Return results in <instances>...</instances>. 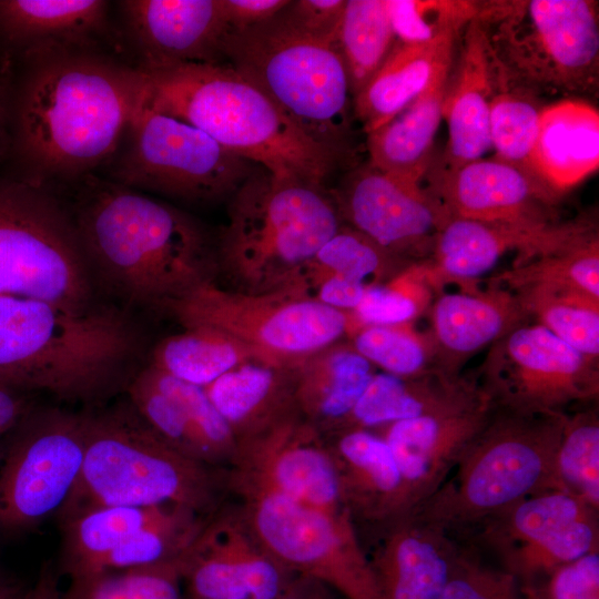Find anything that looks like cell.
<instances>
[{
	"instance_id": "6da1fadb",
	"label": "cell",
	"mask_w": 599,
	"mask_h": 599,
	"mask_svg": "<svg viewBox=\"0 0 599 599\" xmlns=\"http://www.w3.org/2000/svg\"><path fill=\"white\" fill-rule=\"evenodd\" d=\"M16 58L14 177L57 189L94 174L142 103V72L102 47L47 44Z\"/></svg>"
},
{
	"instance_id": "7a4b0ae2",
	"label": "cell",
	"mask_w": 599,
	"mask_h": 599,
	"mask_svg": "<svg viewBox=\"0 0 599 599\" xmlns=\"http://www.w3.org/2000/svg\"><path fill=\"white\" fill-rule=\"evenodd\" d=\"M63 201L100 292L163 314L216 282L215 241L191 215L95 174L52 189Z\"/></svg>"
},
{
	"instance_id": "3957f363",
	"label": "cell",
	"mask_w": 599,
	"mask_h": 599,
	"mask_svg": "<svg viewBox=\"0 0 599 599\" xmlns=\"http://www.w3.org/2000/svg\"><path fill=\"white\" fill-rule=\"evenodd\" d=\"M139 70L145 106L195 126L271 174L324 185L345 158L312 139L226 62Z\"/></svg>"
},
{
	"instance_id": "277c9868",
	"label": "cell",
	"mask_w": 599,
	"mask_h": 599,
	"mask_svg": "<svg viewBox=\"0 0 599 599\" xmlns=\"http://www.w3.org/2000/svg\"><path fill=\"white\" fill-rule=\"evenodd\" d=\"M161 438L129 404L87 414L81 473L61 519L98 506H179L203 516L219 509L226 471Z\"/></svg>"
},
{
	"instance_id": "5b68a950",
	"label": "cell",
	"mask_w": 599,
	"mask_h": 599,
	"mask_svg": "<svg viewBox=\"0 0 599 599\" xmlns=\"http://www.w3.org/2000/svg\"><path fill=\"white\" fill-rule=\"evenodd\" d=\"M343 225L324 185L255 171L232 194L215 241L217 276L230 290H280Z\"/></svg>"
},
{
	"instance_id": "8992f818",
	"label": "cell",
	"mask_w": 599,
	"mask_h": 599,
	"mask_svg": "<svg viewBox=\"0 0 599 599\" xmlns=\"http://www.w3.org/2000/svg\"><path fill=\"white\" fill-rule=\"evenodd\" d=\"M287 6L258 24L230 29L224 62L260 88L312 139L346 156L353 98L335 37L307 29Z\"/></svg>"
},
{
	"instance_id": "52a82bcc",
	"label": "cell",
	"mask_w": 599,
	"mask_h": 599,
	"mask_svg": "<svg viewBox=\"0 0 599 599\" xmlns=\"http://www.w3.org/2000/svg\"><path fill=\"white\" fill-rule=\"evenodd\" d=\"M566 417L495 407L449 476L412 514L449 534L468 531L527 496L556 489L554 463Z\"/></svg>"
},
{
	"instance_id": "ba28073f",
	"label": "cell",
	"mask_w": 599,
	"mask_h": 599,
	"mask_svg": "<svg viewBox=\"0 0 599 599\" xmlns=\"http://www.w3.org/2000/svg\"><path fill=\"white\" fill-rule=\"evenodd\" d=\"M479 20L496 61L514 83L536 95L597 92V1H489Z\"/></svg>"
},
{
	"instance_id": "9c48e42d",
	"label": "cell",
	"mask_w": 599,
	"mask_h": 599,
	"mask_svg": "<svg viewBox=\"0 0 599 599\" xmlns=\"http://www.w3.org/2000/svg\"><path fill=\"white\" fill-rule=\"evenodd\" d=\"M61 197L45 186L0 177V295L77 313L106 303Z\"/></svg>"
},
{
	"instance_id": "30bf717a",
	"label": "cell",
	"mask_w": 599,
	"mask_h": 599,
	"mask_svg": "<svg viewBox=\"0 0 599 599\" xmlns=\"http://www.w3.org/2000/svg\"><path fill=\"white\" fill-rule=\"evenodd\" d=\"M102 170L104 179L133 190L190 202L232 195L257 171L203 131L143 102Z\"/></svg>"
},
{
	"instance_id": "8fae6325",
	"label": "cell",
	"mask_w": 599,
	"mask_h": 599,
	"mask_svg": "<svg viewBox=\"0 0 599 599\" xmlns=\"http://www.w3.org/2000/svg\"><path fill=\"white\" fill-rule=\"evenodd\" d=\"M164 315L183 327L211 326L241 341L270 362L293 364L353 332L342 312L283 291L250 294L205 284L173 304Z\"/></svg>"
},
{
	"instance_id": "7c38bea8",
	"label": "cell",
	"mask_w": 599,
	"mask_h": 599,
	"mask_svg": "<svg viewBox=\"0 0 599 599\" xmlns=\"http://www.w3.org/2000/svg\"><path fill=\"white\" fill-rule=\"evenodd\" d=\"M265 548L294 575L346 599H383L347 510H326L277 495L243 498L241 507Z\"/></svg>"
},
{
	"instance_id": "4fadbf2b",
	"label": "cell",
	"mask_w": 599,
	"mask_h": 599,
	"mask_svg": "<svg viewBox=\"0 0 599 599\" xmlns=\"http://www.w3.org/2000/svg\"><path fill=\"white\" fill-rule=\"evenodd\" d=\"M477 382L496 408L568 414L570 407L598 404L599 361L526 322L488 347Z\"/></svg>"
},
{
	"instance_id": "5bb4252c",
	"label": "cell",
	"mask_w": 599,
	"mask_h": 599,
	"mask_svg": "<svg viewBox=\"0 0 599 599\" xmlns=\"http://www.w3.org/2000/svg\"><path fill=\"white\" fill-rule=\"evenodd\" d=\"M87 414L28 410L0 457V530H29L59 514L79 479Z\"/></svg>"
},
{
	"instance_id": "9a60e30c",
	"label": "cell",
	"mask_w": 599,
	"mask_h": 599,
	"mask_svg": "<svg viewBox=\"0 0 599 599\" xmlns=\"http://www.w3.org/2000/svg\"><path fill=\"white\" fill-rule=\"evenodd\" d=\"M227 487L242 498L277 495L326 510H346L324 434L290 413L237 440Z\"/></svg>"
},
{
	"instance_id": "2e32d148",
	"label": "cell",
	"mask_w": 599,
	"mask_h": 599,
	"mask_svg": "<svg viewBox=\"0 0 599 599\" xmlns=\"http://www.w3.org/2000/svg\"><path fill=\"white\" fill-rule=\"evenodd\" d=\"M295 575L261 542L242 508L217 509L189 547V599H276Z\"/></svg>"
},
{
	"instance_id": "e0dca14e",
	"label": "cell",
	"mask_w": 599,
	"mask_h": 599,
	"mask_svg": "<svg viewBox=\"0 0 599 599\" xmlns=\"http://www.w3.org/2000/svg\"><path fill=\"white\" fill-rule=\"evenodd\" d=\"M334 199L346 225L409 262L430 254L438 230L449 219L422 184L399 180L369 164L351 173Z\"/></svg>"
},
{
	"instance_id": "ac0fdd59",
	"label": "cell",
	"mask_w": 599,
	"mask_h": 599,
	"mask_svg": "<svg viewBox=\"0 0 599 599\" xmlns=\"http://www.w3.org/2000/svg\"><path fill=\"white\" fill-rule=\"evenodd\" d=\"M592 221L582 216L534 225L449 217L438 230L429 257L423 264L436 294L446 283L468 287L493 270L506 253L516 251L514 265L522 263L558 247Z\"/></svg>"
},
{
	"instance_id": "d6986e66",
	"label": "cell",
	"mask_w": 599,
	"mask_h": 599,
	"mask_svg": "<svg viewBox=\"0 0 599 599\" xmlns=\"http://www.w3.org/2000/svg\"><path fill=\"white\" fill-rule=\"evenodd\" d=\"M122 29L139 69L224 62L222 0H123Z\"/></svg>"
},
{
	"instance_id": "ffe728a7",
	"label": "cell",
	"mask_w": 599,
	"mask_h": 599,
	"mask_svg": "<svg viewBox=\"0 0 599 599\" xmlns=\"http://www.w3.org/2000/svg\"><path fill=\"white\" fill-rule=\"evenodd\" d=\"M494 412L485 393L459 407L370 429L388 445L413 511L449 476Z\"/></svg>"
},
{
	"instance_id": "44dd1931",
	"label": "cell",
	"mask_w": 599,
	"mask_h": 599,
	"mask_svg": "<svg viewBox=\"0 0 599 599\" xmlns=\"http://www.w3.org/2000/svg\"><path fill=\"white\" fill-rule=\"evenodd\" d=\"M427 191L449 217L491 223L547 224L558 200L538 182L496 158L438 170Z\"/></svg>"
},
{
	"instance_id": "7402d4cb",
	"label": "cell",
	"mask_w": 599,
	"mask_h": 599,
	"mask_svg": "<svg viewBox=\"0 0 599 599\" xmlns=\"http://www.w3.org/2000/svg\"><path fill=\"white\" fill-rule=\"evenodd\" d=\"M324 436L341 501L355 525L363 522L380 530L412 514L398 466L377 433L345 428Z\"/></svg>"
},
{
	"instance_id": "603a6c76",
	"label": "cell",
	"mask_w": 599,
	"mask_h": 599,
	"mask_svg": "<svg viewBox=\"0 0 599 599\" xmlns=\"http://www.w3.org/2000/svg\"><path fill=\"white\" fill-rule=\"evenodd\" d=\"M427 313L440 370L450 376L461 375L467 359L530 319L512 291L491 284L439 292Z\"/></svg>"
},
{
	"instance_id": "cb8c5ba5",
	"label": "cell",
	"mask_w": 599,
	"mask_h": 599,
	"mask_svg": "<svg viewBox=\"0 0 599 599\" xmlns=\"http://www.w3.org/2000/svg\"><path fill=\"white\" fill-rule=\"evenodd\" d=\"M380 531L368 559L383 599H440L459 547L451 535L413 514Z\"/></svg>"
},
{
	"instance_id": "d4e9b609",
	"label": "cell",
	"mask_w": 599,
	"mask_h": 599,
	"mask_svg": "<svg viewBox=\"0 0 599 599\" xmlns=\"http://www.w3.org/2000/svg\"><path fill=\"white\" fill-rule=\"evenodd\" d=\"M461 47L453 78L448 77L443 118L448 141L439 170H454L481 159L490 148L489 114L499 64L479 18L463 31Z\"/></svg>"
},
{
	"instance_id": "484cf974",
	"label": "cell",
	"mask_w": 599,
	"mask_h": 599,
	"mask_svg": "<svg viewBox=\"0 0 599 599\" xmlns=\"http://www.w3.org/2000/svg\"><path fill=\"white\" fill-rule=\"evenodd\" d=\"M537 181L557 200L599 167V112L565 99L544 105L532 151Z\"/></svg>"
},
{
	"instance_id": "4316f807",
	"label": "cell",
	"mask_w": 599,
	"mask_h": 599,
	"mask_svg": "<svg viewBox=\"0 0 599 599\" xmlns=\"http://www.w3.org/2000/svg\"><path fill=\"white\" fill-rule=\"evenodd\" d=\"M109 9L104 0H0V45L14 57L47 44L102 47Z\"/></svg>"
},
{
	"instance_id": "83f0119b",
	"label": "cell",
	"mask_w": 599,
	"mask_h": 599,
	"mask_svg": "<svg viewBox=\"0 0 599 599\" xmlns=\"http://www.w3.org/2000/svg\"><path fill=\"white\" fill-rule=\"evenodd\" d=\"M375 373L348 339L329 345L295 365L296 410L324 435L339 430Z\"/></svg>"
},
{
	"instance_id": "f1b7e54d",
	"label": "cell",
	"mask_w": 599,
	"mask_h": 599,
	"mask_svg": "<svg viewBox=\"0 0 599 599\" xmlns=\"http://www.w3.org/2000/svg\"><path fill=\"white\" fill-rule=\"evenodd\" d=\"M484 394L477 378L463 375L399 377L376 372L341 429H376L459 407Z\"/></svg>"
},
{
	"instance_id": "f546056e",
	"label": "cell",
	"mask_w": 599,
	"mask_h": 599,
	"mask_svg": "<svg viewBox=\"0 0 599 599\" xmlns=\"http://www.w3.org/2000/svg\"><path fill=\"white\" fill-rule=\"evenodd\" d=\"M297 363L245 362L204 387L236 440L296 410L294 379Z\"/></svg>"
},
{
	"instance_id": "4dcf8cb0",
	"label": "cell",
	"mask_w": 599,
	"mask_h": 599,
	"mask_svg": "<svg viewBox=\"0 0 599 599\" xmlns=\"http://www.w3.org/2000/svg\"><path fill=\"white\" fill-rule=\"evenodd\" d=\"M456 39L429 44L395 43L390 53L353 98L356 118L367 133L380 128L430 84L443 70L453 65Z\"/></svg>"
},
{
	"instance_id": "1f68e13d",
	"label": "cell",
	"mask_w": 599,
	"mask_h": 599,
	"mask_svg": "<svg viewBox=\"0 0 599 599\" xmlns=\"http://www.w3.org/2000/svg\"><path fill=\"white\" fill-rule=\"evenodd\" d=\"M451 67L380 128L367 133L369 165L399 180L422 184L432 163L436 132Z\"/></svg>"
},
{
	"instance_id": "d6a6232c",
	"label": "cell",
	"mask_w": 599,
	"mask_h": 599,
	"mask_svg": "<svg viewBox=\"0 0 599 599\" xmlns=\"http://www.w3.org/2000/svg\"><path fill=\"white\" fill-rule=\"evenodd\" d=\"M167 506H98L62 518L63 564L72 588L82 591L100 575L104 559Z\"/></svg>"
},
{
	"instance_id": "836d02e7",
	"label": "cell",
	"mask_w": 599,
	"mask_h": 599,
	"mask_svg": "<svg viewBox=\"0 0 599 599\" xmlns=\"http://www.w3.org/2000/svg\"><path fill=\"white\" fill-rule=\"evenodd\" d=\"M595 515L599 511L570 493L548 489L518 500L468 531H475L477 541L500 559Z\"/></svg>"
},
{
	"instance_id": "e575fe53",
	"label": "cell",
	"mask_w": 599,
	"mask_h": 599,
	"mask_svg": "<svg viewBox=\"0 0 599 599\" xmlns=\"http://www.w3.org/2000/svg\"><path fill=\"white\" fill-rule=\"evenodd\" d=\"M412 263L343 224L277 291L298 296L308 286L329 277L372 286L387 282Z\"/></svg>"
},
{
	"instance_id": "d590c367",
	"label": "cell",
	"mask_w": 599,
	"mask_h": 599,
	"mask_svg": "<svg viewBox=\"0 0 599 599\" xmlns=\"http://www.w3.org/2000/svg\"><path fill=\"white\" fill-rule=\"evenodd\" d=\"M183 328L154 346L149 365L180 380L205 387L245 362H270L215 327L193 325Z\"/></svg>"
},
{
	"instance_id": "8d00e7d4",
	"label": "cell",
	"mask_w": 599,
	"mask_h": 599,
	"mask_svg": "<svg viewBox=\"0 0 599 599\" xmlns=\"http://www.w3.org/2000/svg\"><path fill=\"white\" fill-rule=\"evenodd\" d=\"M510 291L546 284L581 291L599 298V236L595 222L546 253L512 265L490 280Z\"/></svg>"
},
{
	"instance_id": "74e56055",
	"label": "cell",
	"mask_w": 599,
	"mask_h": 599,
	"mask_svg": "<svg viewBox=\"0 0 599 599\" xmlns=\"http://www.w3.org/2000/svg\"><path fill=\"white\" fill-rule=\"evenodd\" d=\"M512 292L537 324L585 356L599 361V298L546 284L527 285Z\"/></svg>"
},
{
	"instance_id": "f35d334b",
	"label": "cell",
	"mask_w": 599,
	"mask_h": 599,
	"mask_svg": "<svg viewBox=\"0 0 599 599\" xmlns=\"http://www.w3.org/2000/svg\"><path fill=\"white\" fill-rule=\"evenodd\" d=\"M210 516L167 506L153 521L120 544L102 562L110 572L182 564L183 557Z\"/></svg>"
},
{
	"instance_id": "ab89813d",
	"label": "cell",
	"mask_w": 599,
	"mask_h": 599,
	"mask_svg": "<svg viewBox=\"0 0 599 599\" xmlns=\"http://www.w3.org/2000/svg\"><path fill=\"white\" fill-rule=\"evenodd\" d=\"M335 40L354 98L396 43L386 0H346Z\"/></svg>"
},
{
	"instance_id": "60d3db41",
	"label": "cell",
	"mask_w": 599,
	"mask_h": 599,
	"mask_svg": "<svg viewBox=\"0 0 599 599\" xmlns=\"http://www.w3.org/2000/svg\"><path fill=\"white\" fill-rule=\"evenodd\" d=\"M542 108L535 93L510 81L500 68L490 103V148L495 150L497 160L536 182L531 156Z\"/></svg>"
},
{
	"instance_id": "b9f144b4",
	"label": "cell",
	"mask_w": 599,
	"mask_h": 599,
	"mask_svg": "<svg viewBox=\"0 0 599 599\" xmlns=\"http://www.w3.org/2000/svg\"><path fill=\"white\" fill-rule=\"evenodd\" d=\"M555 488L599 511L598 404L567 414L554 463Z\"/></svg>"
},
{
	"instance_id": "7bdbcfd3",
	"label": "cell",
	"mask_w": 599,
	"mask_h": 599,
	"mask_svg": "<svg viewBox=\"0 0 599 599\" xmlns=\"http://www.w3.org/2000/svg\"><path fill=\"white\" fill-rule=\"evenodd\" d=\"M348 341L357 353L384 373L399 377L443 373L429 331H419L415 322L363 326Z\"/></svg>"
},
{
	"instance_id": "ee69618b",
	"label": "cell",
	"mask_w": 599,
	"mask_h": 599,
	"mask_svg": "<svg viewBox=\"0 0 599 599\" xmlns=\"http://www.w3.org/2000/svg\"><path fill=\"white\" fill-rule=\"evenodd\" d=\"M435 295L423 262H414L387 282L367 287L351 312L353 333L368 325L415 322L427 312Z\"/></svg>"
},
{
	"instance_id": "f6af8a7d",
	"label": "cell",
	"mask_w": 599,
	"mask_h": 599,
	"mask_svg": "<svg viewBox=\"0 0 599 599\" xmlns=\"http://www.w3.org/2000/svg\"><path fill=\"white\" fill-rule=\"evenodd\" d=\"M386 4L396 41L404 44L457 39L484 7L469 0H386Z\"/></svg>"
},
{
	"instance_id": "bcb514c9",
	"label": "cell",
	"mask_w": 599,
	"mask_h": 599,
	"mask_svg": "<svg viewBox=\"0 0 599 599\" xmlns=\"http://www.w3.org/2000/svg\"><path fill=\"white\" fill-rule=\"evenodd\" d=\"M599 515L568 525L540 541L499 559L501 568L518 582L542 576L562 565L599 550Z\"/></svg>"
},
{
	"instance_id": "7dc6e473",
	"label": "cell",
	"mask_w": 599,
	"mask_h": 599,
	"mask_svg": "<svg viewBox=\"0 0 599 599\" xmlns=\"http://www.w3.org/2000/svg\"><path fill=\"white\" fill-rule=\"evenodd\" d=\"M143 370L156 387L179 404L203 445L211 465L217 468L223 464L230 466L236 451L237 440L210 400L204 387L180 380L149 364Z\"/></svg>"
},
{
	"instance_id": "c3c4849f",
	"label": "cell",
	"mask_w": 599,
	"mask_h": 599,
	"mask_svg": "<svg viewBox=\"0 0 599 599\" xmlns=\"http://www.w3.org/2000/svg\"><path fill=\"white\" fill-rule=\"evenodd\" d=\"M126 390L131 405L161 438L182 454L211 465L203 445L179 404L156 387L143 368L129 382Z\"/></svg>"
},
{
	"instance_id": "681fc988",
	"label": "cell",
	"mask_w": 599,
	"mask_h": 599,
	"mask_svg": "<svg viewBox=\"0 0 599 599\" xmlns=\"http://www.w3.org/2000/svg\"><path fill=\"white\" fill-rule=\"evenodd\" d=\"M182 565L104 573L81 592L84 599H183Z\"/></svg>"
},
{
	"instance_id": "f907efd6",
	"label": "cell",
	"mask_w": 599,
	"mask_h": 599,
	"mask_svg": "<svg viewBox=\"0 0 599 599\" xmlns=\"http://www.w3.org/2000/svg\"><path fill=\"white\" fill-rule=\"evenodd\" d=\"M440 599H522L518 580L504 568L485 562L459 545Z\"/></svg>"
},
{
	"instance_id": "816d5d0a",
	"label": "cell",
	"mask_w": 599,
	"mask_h": 599,
	"mask_svg": "<svg viewBox=\"0 0 599 599\" xmlns=\"http://www.w3.org/2000/svg\"><path fill=\"white\" fill-rule=\"evenodd\" d=\"M519 589L522 599H599V550L520 582Z\"/></svg>"
},
{
	"instance_id": "f5cc1de1",
	"label": "cell",
	"mask_w": 599,
	"mask_h": 599,
	"mask_svg": "<svg viewBox=\"0 0 599 599\" xmlns=\"http://www.w3.org/2000/svg\"><path fill=\"white\" fill-rule=\"evenodd\" d=\"M345 0H297L287 6L290 12L307 29L336 37Z\"/></svg>"
},
{
	"instance_id": "db71d44e",
	"label": "cell",
	"mask_w": 599,
	"mask_h": 599,
	"mask_svg": "<svg viewBox=\"0 0 599 599\" xmlns=\"http://www.w3.org/2000/svg\"><path fill=\"white\" fill-rule=\"evenodd\" d=\"M17 58L0 45V160L10 155Z\"/></svg>"
},
{
	"instance_id": "11a10c76",
	"label": "cell",
	"mask_w": 599,
	"mask_h": 599,
	"mask_svg": "<svg viewBox=\"0 0 599 599\" xmlns=\"http://www.w3.org/2000/svg\"><path fill=\"white\" fill-rule=\"evenodd\" d=\"M288 0H222L230 29L240 30L274 17Z\"/></svg>"
},
{
	"instance_id": "9f6ffc18",
	"label": "cell",
	"mask_w": 599,
	"mask_h": 599,
	"mask_svg": "<svg viewBox=\"0 0 599 599\" xmlns=\"http://www.w3.org/2000/svg\"><path fill=\"white\" fill-rule=\"evenodd\" d=\"M29 409L21 393L0 386V439L14 429ZM1 454L0 450V457Z\"/></svg>"
},
{
	"instance_id": "6f0895ef",
	"label": "cell",
	"mask_w": 599,
	"mask_h": 599,
	"mask_svg": "<svg viewBox=\"0 0 599 599\" xmlns=\"http://www.w3.org/2000/svg\"><path fill=\"white\" fill-rule=\"evenodd\" d=\"M22 599H84L81 591L70 587L63 590L54 573L45 568L37 582L24 592Z\"/></svg>"
},
{
	"instance_id": "680465c9",
	"label": "cell",
	"mask_w": 599,
	"mask_h": 599,
	"mask_svg": "<svg viewBox=\"0 0 599 599\" xmlns=\"http://www.w3.org/2000/svg\"><path fill=\"white\" fill-rule=\"evenodd\" d=\"M335 593L318 580L295 575L276 599H336Z\"/></svg>"
},
{
	"instance_id": "91938a15",
	"label": "cell",
	"mask_w": 599,
	"mask_h": 599,
	"mask_svg": "<svg viewBox=\"0 0 599 599\" xmlns=\"http://www.w3.org/2000/svg\"><path fill=\"white\" fill-rule=\"evenodd\" d=\"M23 595L24 591L13 585L0 571V599H21Z\"/></svg>"
},
{
	"instance_id": "94428289",
	"label": "cell",
	"mask_w": 599,
	"mask_h": 599,
	"mask_svg": "<svg viewBox=\"0 0 599 599\" xmlns=\"http://www.w3.org/2000/svg\"><path fill=\"white\" fill-rule=\"evenodd\" d=\"M23 598V597H22Z\"/></svg>"
}]
</instances>
